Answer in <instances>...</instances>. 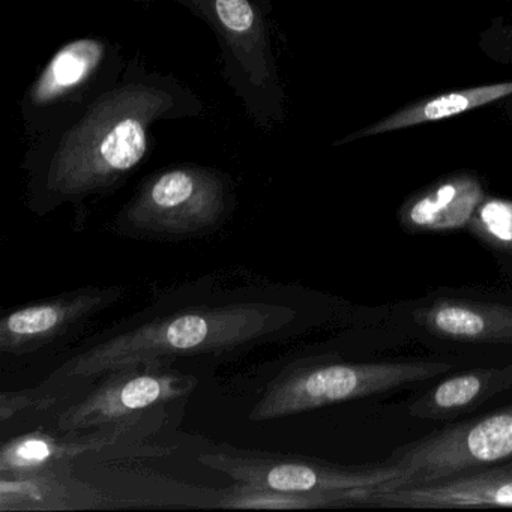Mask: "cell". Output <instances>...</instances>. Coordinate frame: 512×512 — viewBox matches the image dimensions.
Returning <instances> with one entry per match:
<instances>
[{
    "label": "cell",
    "instance_id": "6da1fadb",
    "mask_svg": "<svg viewBox=\"0 0 512 512\" xmlns=\"http://www.w3.org/2000/svg\"><path fill=\"white\" fill-rule=\"evenodd\" d=\"M205 110L181 80L131 59L115 88L61 130L29 143L32 191L49 202L107 193L148 158L152 125L199 118Z\"/></svg>",
    "mask_w": 512,
    "mask_h": 512
},
{
    "label": "cell",
    "instance_id": "7a4b0ae2",
    "mask_svg": "<svg viewBox=\"0 0 512 512\" xmlns=\"http://www.w3.org/2000/svg\"><path fill=\"white\" fill-rule=\"evenodd\" d=\"M289 307L232 304L179 311L116 335L64 365L74 379H94L140 364L200 353H224L257 343L295 320Z\"/></svg>",
    "mask_w": 512,
    "mask_h": 512
},
{
    "label": "cell",
    "instance_id": "3957f363",
    "mask_svg": "<svg viewBox=\"0 0 512 512\" xmlns=\"http://www.w3.org/2000/svg\"><path fill=\"white\" fill-rule=\"evenodd\" d=\"M173 2L203 20L217 38L223 77L254 127L269 134L286 121V92L271 35L269 0H133Z\"/></svg>",
    "mask_w": 512,
    "mask_h": 512
},
{
    "label": "cell",
    "instance_id": "277c9868",
    "mask_svg": "<svg viewBox=\"0 0 512 512\" xmlns=\"http://www.w3.org/2000/svg\"><path fill=\"white\" fill-rule=\"evenodd\" d=\"M128 61L118 44L80 37L59 47L20 101L29 143L61 130L118 85Z\"/></svg>",
    "mask_w": 512,
    "mask_h": 512
},
{
    "label": "cell",
    "instance_id": "5b68a950",
    "mask_svg": "<svg viewBox=\"0 0 512 512\" xmlns=\"http://www.w3.org/2000/svg\"><path fill=\"white\" fill-rule=\"evenodd\" d=\"M448 362H329L286 371L269 385L250 413L269 421L320 407L388 394L451 371Z\"/></svg>",
    "mask_w": 512,
    "mask_h": 512
},
{
    "label": "cell",
    "instance_id": "8992f818",
    "mask_svg": "<svg viewBox=\"0 0 512 512\" xmlns=\"http://www.w3.org/2000/svg\"><path fill=\"white\" fill-rule=\"evenodd\" d=\"M230 175L212 167L182 164L149 176L125 208V220L146 232L193 235L215 229L232 211Z\"/></svg>",
    "mask_w": 512,
    "mask_h": 512
},
{
    "label": "cell",
    "instance_id": "52a82bcc",
    "mask_svg": "<svg viewBox=\"0 0 512 512\" xmlns=\"http://www.w3.org/2000/svg\"><path fill=\"white\" fill-rule=\"evenodd\" d=\"M389 460L403 475L371 490H394L436 481L461 470L512 460V404L437 428L404 443Z\"/></svg>",
    "mask_w": 512,
    "mask_h": 512
},
{
    "label": "cell",
    "instance_id": "ba28073f",
    "mask_svg": "<svg viewBox=\"0 0 512 512\" xmlns=\"http://www.w3.org/2000/svg\"><path fill=\"white\" fill-rule=\"evenodd\" d=\"M211 467L244 484L290 493H329L374 488L403 475L391 460L365 466H343L314 458L284 457L269 452L223 448L199 457Z\"/></svg>",
    "mask_w": 512,
    "mask_h": 512
},
{
    "label": "cell",
    "instance_id": "9c48e42d",
    "mask_svg": "<svg viewBox=\"0 0 512 512\" xmlns=\"http://www.w3.org/2000/svg\"><path fill=\"white\" fill-rule=\"evenodd\" d=\"M197 380L169 370L167 364H140L106 374L85 400L68 407L58 419L64 433L98 428L136 427L157 406L190 394Z\"/></svg>",
    "mask_w": 512,
    "mask_h": 512
},
{
    "label": "cell",
    "instance_id": "30bf717a",
    "mask_svg": "<svg viewBox=\"0 0 512 512\" xmlns=\"http://www.w3.org/2000/svg\"><path fill=\"white\" fill-rule=\"evenodd\" d=\"M347 506L379 509L512 508V460L461 470L454 475L394 488H355L344 493Z\"/></svg>",
    "mask_w": 512,
    "mask_h": 512
},
{
    "label": "cell",
    "instance_id": "8fae6325",
    "mask_svg": "<svg viewBox=\"0 0 512 512\" xmlns=\"http://www.w3.org/2000/svg\"><path fill=\"white\" fill-rule=\"evenodd\" d=\"M122 289H86L11 311L0 320V352L28 355L121 298Z\"/></svg>",
    "mask_w": 512,
    "mask_h": 512
},
{
    "label": "cell",
    "instance_id": "7c38bea8",
    "mask_svg": "<svg viewBox=\"0 0 512 512\" xmlns=\"http://www.w3.org/2000/svg\"><path fill=\"white\" fill-rule=\"evenodd\" d=\"M2 511H83L100 508L106 497L73 475V463L31 472L0 473Z\"/></svg>",
    "mask_w": 512,
    "mask_h": 512
},
{
    "label": "cell",
    "instance_id": "4fadbf2b",
    "mask_svg": "<svg viewBox=\"0 0 512 512\" xmlns=\"http://www.w3.org/2000/svg\"><path fill=\"white\" fill-rule=\"evenodd\" d=\"M413 319L443 340L512 346V305L442 298L416 310Z\"/></svg>",
    "mask_w": 512,
    "mask_h": 512
},
{
    "label": "cell",
    "instance_id": "5bb4252c",
    "mask_svg": "<svg viewBox=\"0 0 512 512\" xmlns=\"http://www.w3.org/2000/svg\"><path fill=\"white\" fill-rule=\"evenodd\" d=\"M511 388L512 364L475 368L437 383L413 400L407 412L416 419L451 421L475 412L482 404Z\"/></svg>",
    "mask_w": 512,
    "mask_h": 512
},
{
    "label": "cell",
    "instance_id": "9a60e30c",
    "mask_svg": "<svg viewBox=\"0 0 512 512\" xmlns=\"http://www.w3.org/2000/svg\"><path fill=\"white\" fill-rule=\"evenodd\" d=\"M485 193L472 175H458L410 199L398 212L410 233L449 232L469 226Z\"/></svg>",
    "mask_w": 512,
    "mask_h": 512
},
{
    "label": "cell",
    "instance_id": "2e32d148",
    "mask_svg": "<svg viewBox=\"0 0 512 512\" xmlns=\"http://www.w3.org/2000/svg\"><path fill=\"white\" fill-rule=\"evenodd\" d=\"M134 427L98 428L91 433H67L55 437L44 433L23 434L8 440L0 452V473L31 472L53 464L73 463L88 452L115 445Z\"/></svg>",
    "mask_w": 512,
    "mask_h": 512
},
{
    "label": "cell",
    "instance_id": "e0dca14e",
    "mask_svg": "<svg viewBox=\"0 0 512 512\" xmlns=\"http://www.w3.org/2000/svg\"><path fill=\"white\" fill-rule=\"evenodd\" d=\"M511 95L512 82L493 83V85L476 86V88L437 95L431 100L421 101V103L412 104L406 109L398 110L394 115L376 122L371 127L350 134L340 143H349L352 140L362 139V137L379 136V134L392 133V131L404 130V128L416 127V125L428 124V122L454 118V116L488 106V104L496 103V101L511 97Z\"/></svg>",
    "mask_w": 512,
    "mask_h": 512
},
{
    "label": "cell",
    "instance_id": "ac0fdd59",
    "mask_svg": "<svg viewBox=\"0 0 512 512\" xmlns=\"http://www.w3.org/2000/svg\"><path fill=\"white\" fill-rule=\"evenodd\" d=\"M346 491L329 493H290L259 485L236 482L224 491L218 506L229 509H316L347 508Z\"/></svg>",
    "mask_w": 512,
    "mask_h": 512
},
{
    "label": "cell",
    "instance_id": "d6986e66",
    "mask_svg": "<svg viewBox=\"0 0 512 512\" xmlns=\"http://www.w3.org/2000/svg\"><path fill=\"white\" fill-rule=\"evenodd\" d=\"M467 227L488 247L512 253V200L484 199Z\"/></svg>",
    "mask_w": 512,
    "mask_h": 512
},
{
    "label": "cell",
    "instance_id": "ffe728a7",
    "mask_svg": "<svg viewBox=\"0 0 512 512\" xmlns=\"http://www.w3.org/2000/svg\"><path fill=\"white\" fill-rule=\"evenodd\" d=\"M53 403H55V398L52 397H43V395L38 394H7V392H4L0 397V419L5 422L17 413L22 412V410L29 409V407L43 409V407L52 406Z\"/></svg>",
    "mask_w": 512,
    "mask_h": 512
}]
</instances>
